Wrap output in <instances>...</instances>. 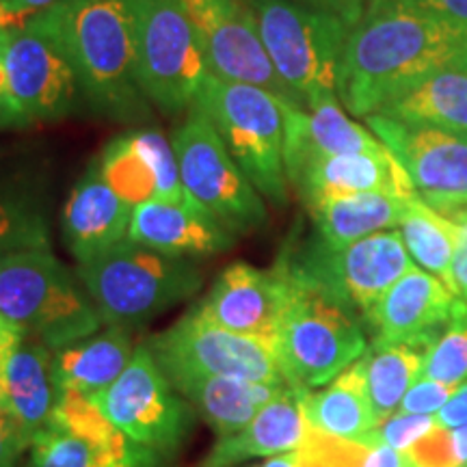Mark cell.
<instances>
[{
	"label": "cell",
	"instance_id": "277c9868",
	"mask_svg": "<svg viewBox=\"0 0 467 467\" xmlns=\"http://www.w3.org/2000/svg\"><path fill=\"white\" fill-rule=\"evenodd\" d=\"M76 275L104 325L124 329L150 323L200 292L203 284L202 271L192 262L159 254L128 238L78 265Z\"/></svg>",
	"mask_w": 467,
	"mask_h": 467
},
{
	"label": "cell",
	"instance_id": "f907efd6",
	"mask_svg": "<svg viewBox=\"0 0 467 467\" xmlns=\"http://www.w3.org/2000/svg\"><path fill=\"white\" fill-rule=\"evenodd\" d=\"M25 20H26V17L11 14V11L3 5V0H0V31H3V28H14L17 25H22Z\"/></svg>",
	"mask_w": 467,
	"mask_h": 467
},
{
	"label": "cell",
	"instance_id": "836d02e7",
	"mask_svg": "<svg viewBox=\"0 0 467 467\" xmlns=\"http://www.w3.org/2000/svg\"><path fill=\"white\" fill-rule=\"evenodd\" d=\"M422 377L451 385L467 381V303H461L448 329L426 350Z\"/></svg>",
	"mask_w": 467,
	"mask_h": 467
},
{
	"label": "cell",
	"instance_id": "9c48e42d",
	"mask_svg": "<svg viewBox=\"0 0 467 467\" xmlns=\"http://www.w3.org/2000/svg\"><path fill=\"white\" fill-rule=\"evenodd\" d=\"M186 195L236 236L260 230L268 214L262 195L227 151L213 119L192 104L171 134Z\"/></svg>",
	"mask_w": 467,
	"mask_h": 467
},
{
	"label": "cell",
	"instance_id": "f6af8a7d",
	"mask_svg": "<svg viewBox=\"0 0 467 467\" xmlns=\"http://www.w3.org/2000/svg\"><path fill=\"white\" fill-rule=\"evenodd\" d=\"M437 422H441L448 429H459L467 424V381L454 392L451 400L446 402L437 413Z\"/></svg>",
	"mask_w": 467,
	"mask_h": 467
},
{
	"label": "cell",
	"instance_id": "b9f144b4",
	"mask_svg": "<svg viewBox=\"0 0 467 467\" xmlns=\"http://www.w3.org/2000/svg\"><path fill=\"white\" fill-rule=\"evenodd\" d=\"M420 14L467 28V0H400Z\"/></svg>",
	"mask_w": 467,
	"mask_h": 467
},
{
	"label": "cell",
	"instance_id": "ac0fdd59",
	"mask_svg": "<svg viewBox=\"0 0 467 467\" xmlns=\"http://www.w3.org/2000/svg\"><path fill=\"white\" fill-rule=\"evenodd\" d=\"M461 303L441 279L413 266L366 317L377 329L375 342L429 348L441 336V327L451 325Z\"/></svg>",
	"mask_w": 467,
	"mask_h": 467
},
{
	"label": "cell",
	"instance_id": "ee69618b",
	"mask_svg": "<svg viewBox=\"0 0 467 467\" xmlns=\"http://www.w3.org/2000/svg\"><path fill=\"white\" fill-rule=\"evenodd\" d=\"M361 467H413V463L405 452L396 451L388 443L372 441L368 443V452Z\"/></svg>",
	"mask_w": 467,
	"mask_h": 467
},
{
	"label": "cell",
	"instance_id": "c3c4849f",
	"mask_svg": "<svg viewBox=\"0 0 467 467\" xmlns=\"http://www.w3.org/2000/svg\"><path fill=\"white\" fill-rule=\"evenodd\" d=\"M255 467H306L303 465L301 452L292 451V452H284V454H275V457H268L265 463L255 465Z\"/></svg>",
	"mask_w": 467,
	"mask_h": 467
},
{
	"label": "cell",
	"instance_id": "1f68e13d",
	"mask_svg": "<svg viewBox=\"0 0 467 467\" xmlns=\"http://www.w3.org/2000/svg\"><path fill=\"white\" fill-rule=\"evenodd\" d=\"M96 165L107 184L128 206L137 208L145 202L156 200V195H159V182H156L154 171L134 148L128 134L113 139L102 150Z\"/></svg>",
	"mask_w": 467,
	"mask_h": 467
},
{
	"label": "cell",
	"instance_id": "d590c367",
	"mask_svg": "<svg viewBox=\"0 0 467 467\" xmlns=\"http://www.w3.org/2000/svg\"><path fill=\"white\" fill-rule=\"evenodd\" d=\"M299 452L306 467H361L368 443L340 440L309 429Z\"/></svg>",
	"mask_w": 467,
	"mask_h": 467
},
{
	"label": "cell",
	"instance_id": "bcb514c9",
	"mask_svg": "<svg viewBox=\"0 0 467 467\" xmlns=\"http://www.w3.org/2000/svg\"><path fill=\"white\" fill-rule=\"evenodd\" d=\"M57 0H3V5L7 7L11 14L20 16V17H28L37 11H42L50 5H55Z\"/></svg>",
	"mask_w": 467,
	"mask_h": 467
},
{
	"label": "cell",
	"instance_id": "83f0119b",
	"mask_svg": "<svg viewBox=\"0 0 467 467\" xmlns=\"http://www.w3.org/2000/svg\"><path fill=\"white\" fill-rule=\"evenodd\" d=\"M306 418L318 433L366 443L377 429V418L368 396L364 358L340 372L320 392H306Z\"/></svg>",
	"mask_w": 467,
	"mask_h": 467
},
{
	"label": "cell",
	"instance_id": "9a60e30c",
	"mask_svg": "<svg viewBox=\"0 0 467 467\" xmlns=\"http://www.w3.org/2000/svg\"><path fill=\"white\" fill-rule=\"evenodd\" d=\"M364 119L431 208L448 214L467 206V132L402 124L381 113Z\"/></svg>",
	"mask_w": 467,
	"mask_h": 467
},
{
	"label": "cell",
	"instance_id": "ab89813d",
	"mask_svg": "<svg viewBox=\"0 0 467 467\" xmlns=\"http://www.w3.org/2000/svg\"><path fill=\"white\" fill-rule=\"evenodd\" d=\"M31 448L28 437L11 416H0V467H17Z\"/></svg>",
	"mask_w": 467,
	"mask_h": 467
},
{
	"label": "cell",
	"instance_id": "7dc6e473",
	"mask_svg": "<svg viewBox=\"0 0 467 467\" xmlns=\"http://www.w3.org/2000/svg\"><path fill=\"white\" fill-rule=\"evenodd\" d=\"M31 124V119L20 109H9L0 104V130L3 128H22Z\"/></svg>",
	"mask_w": 467,
	"mask_h": 467
},
{
	"label": "cell",
	"instance_id": "ba28073f",
	"mask_svg": "<svg viewBox=\"0 0 467 467\" xmlns=\"http://www.w3.org/2000/svg\"><path fill=\"white\" fill-rule=\"evenodd\" d=\"M126 5L143 96L165 115L189 110L208 67L182 0H126Z\"/></svg>",
	"mask_w": 467,
	"mask_h": 467
},
{
	"label": "cell",
	"instance_id": "681fc988",
	"mask_svg": "<svg viewBox=\"0 0 467 467\" xmlns=\"http://www.w3.org/2000/svg\"><path fill=\"white\" fill-rule=\"evenodd\" d=\"M0 104H3V107H9V109H20L14 100V93H11L9 76H7V69H5L3 58H0Z\"/></svg>",
	"mask_w": 467,
	"mask_h": 467
},
{
	"label": "cell",
	"instance_id": "8d00e7d4",
	"mask_svg": "<svg viewBox=\"0 0 467 467\" xmlns=\"http://www.w3.org/2000/svg\"><path fill=\"white\" fill-rule=\"evenodd\" d=\"M405 454L413 467H461L452 429L441 422H435L422 437H418Z\"/></svg>",
	"mask_w": 467,
	"mask_h": 467
},
{
	"label": "cell",
	"instance_id": "52a82bcc",
	"mask_svg": "<svg viewBox=\"0 0 467 467\" xmlns=\"http://www.w3.org/2000/svg\"><path fill=\"white\" fill-rule=\"evenodd\" d=\"M290 279L288 306L273 337L277 361L290 385L325 388L366 353L364 331L348 307L312 285Z\"/></svg>",
	"mask_w": 467,
	"mask_h": 467
},
{
	"label": "cell",
	"instance_id": "44dd1931",
	"mask_svg": "<svg viewBox=\"0 0 467 467\" xmlns=\"http://www.w3.org/2000/svg\"><path fill=\"white\" fill-rule=\"evenodd\" d=\"M236 238V234L221 225L191 197L180 202H145L134 208L128 227V241L171 258H203L223 254L234 247Z\"/></svg>",
	"mask_w": 467,
	"mask_h": 467
},
{
	"label": "cell",
	"instance_id": "5b68a950",
	"mask_svg": "<svg viewBox=\"0 0 467 467\" xmlns=\"http://www.w3.org/2000/svg\"><path fill=\"white\" fill-rule=\"evenodd\" d=\"M275 72L301 109L336 93L337 67L350 35L342 17L299 0H247Z\"/></svg>",
	"mask_w": 467,
	"mask_h": 467
},
{
	"label": "cell",
	"instance_id": "d6986e66",
	"mask_svg": "<svg viewBox=\"0 0 467 467\" xmlns=\"http://www.w3.org/2000/svg\"><path fill=\"white\" fill-rule=\"evenodd\" d=\"M284 167L295 178L309 162L337 154H381L388 148L370 128L353 121L342 109L337 93H327L307 109L284 102Z\"/></svg>",
	"mask_w": 467,
	"mask_h": 467
},
{
	"label": "cell",
	"instance_id": "3957f363",
	"mask_svg": "<svg viewBox=\"0 0 467 467\" xmlns=\"http://www.w3.org/2000/svg\"><path fill=\"white\" fill-rule=\"evenodd\" d=\"M0 317L50 350L93 336L104 325L78 275L50 247L17 251L0 262Z\"/></svg>",
	"mask_w": 467,
	"mask_h": 467
},
{
	"label": "cell",
	"instance_id": "f546056e",
	"mask_svg": "<svg viewBox=\"0 0 467 467\" xmlns=\"http://www.w3.org/2000/svg\"><path fill=\"white\" fill-rule=\"evenodd\" d=\"M399 227L409 255L426 273L441 279L454 295L452 258L459 236L457 223L416 195L407 202V210Z\"/></svg>",
	"mask_w": 467,
	"mask_h": 467
},
{
	"label": "cell",
	"instance_id": "d4e9b609",
	"mask_svg": "<svg viewBox=\"0 0 467 467\" xmlns=\"http://www.w3.org/2000/svg\"><path fill=\"white\" fill-rule=\"evenodd\" d=\"M132 337L124 327H110L52 350V388L55 396L74 392L98 399L109 389L132 359Z\"/></svg>",
	"mask_w": 467,
	"mask_h": 467
},
{
	"label": "cell",
	"instance_id": "7c38bea8",
	"mask_svg": "<svg viewBox=\"0 0 467 467\" xmlns=\"http://www.w3.org/2000/svg\"><path fill=\"white\" fill-rule=\"evenodd\" d=\"M145 347L165 375H213L288 385L273 340L221 329L203 318L197 307L167 331L151 336Z\"/></svg>",
	"mask_w": 467,
	"mask_h": 467
},
{
	"label": "cell",
	"instance_id": "f5cc1de1",
	"mask_svg": "<svg viewBox=\"0 0 467 467\" xmlns=\"http://www.w3.org/2000/svg\"><path fill=\"white\" fill-rule=\"evenodd\" d=\"M0 416H9L7 405H5V399H3V392H0Z\"/></svg>",
	"mask_w": 467,
	"mask_h": 467
},
{
	"label": "cell",
	"instance_id": "db71d44e",
	"mask_svg": "<svg viewBox=\"0 0 467 467\" xmlns=\"http://www.w3.org/2000/svg\"><path fill=\"white\" fill-rule=\"evenodd\" d=\"M461 467H467V465H461Z\"/></svg>",
	"mask_w": 467,
	"mask_h": 467
},
{
	"label": "cell",
	"instance_id": "7bdbcfd3",
	"mask_svg": "<svg viewBox=\"0 0 467 467\" xmlns=\"http://www.w3.org/2000/svg\"><path fill=\"white\" fill-rule=\"evenodd\" d=\"M299 3L329 11V14L342 17L348 26H355L359 22V17L364 16L370 0H299Z\"/></svg>",
	"mask_w": 467,
	"mask_h": 467
},
{
	"label": "cell",
	"instance_id": "e575fe53",
	"mask_svg": "<svg viewBox=\"0 0 467 467\" xmlns=\"http://www.w3.org/2000/svg\"><path fill=\"white\" fill-rule=\"evenodd\" d=\"M126 134L156 175V182H159L156 200H186L189 195H186L182 180H180V167L171 139H167L156 128H139V130H130Z\"/></svg>",
	"mask_w": 467,
	"mask_h": 467
},
{
	"label": "cell",
	"instance_id": "8992f818",
	"mask_svg": "<svg viewBox=\"0 0 467 467\" xmlns=\"http://www.w3.org/2000/svg\"><path fill=\"white\" fill-rule=\"evenodd\" d=\"M195 104L213 119L227 151L255 191L275 206H285L284 100L260 87L208 74Z\"/></svg>",
	"mask_w": 467,
	"mask_h": 467
},
{
	"label": "cell",
	"instance_id": "4dcf8cb0",
	"mask_svg": "<svg viewBox=\"0 0 467 467\" xmlns=\"http://www.w3.org/2000/svg\"><path fill=\"white\" fill-rule=\"evenodd\" d=\"M426 347L418 344H372L364 355L368 396L377 424L394 416L411 385L422 377Z\"/></svg>",
	"mask_w": 467,
	"mask_h": 467
},
{
	"label": "cell",
	"instance_id": "4fadbf2b",
	"mask_svg": "<svg viewBox=\"0 0 467 467\" xmlns=\"http://www.w3.org/2000/svg\"><path fill=\"white\" fill-rule=\"evenodd\" d=\"M26 467H169V459L115 429L93 400L61 392Z\"/></svg>",
	"mask_w": 467,
	"mask_h": 467
},
{
	"label": "cell",
	"instance_id": "4316f807",
	"mask_svg": "<svg viewBox=\"0 0 467 467\" xmlns=\"http://www.w3.org/2000/svg\"><path fill=\"white\" fill-rule=\"evenodd\" d=\"M409 200L389 192H358L327 197L306 208L317 225L318 241L329 249H342L377 232L399 227Z\"/></svg>",
	"mask_w": 467,
	"mask_h": 467
},
{
	"label": "cell",
	"instance_id": "6da1fadb",
	"mask_svg": "<svg viewBox=\"0 0 467 467\" xmlns=\"http://www.w3.org/2000/svg\"><path fill=\"white\" fill-rule=\"evenodd\" d=\"M451 67H467V28L420 14L400 0H370L344 46L337 100L348 115L364 119Z\"/></svg>",
	"mask_w": 467,
	"mask_h": 467
},
{
	"label": "cell",
	"instance_id": "74e56055",
	"mask_svg": "<svg viewBox=\"0 0 467 467\" xmlns=\"http://www.w3.org/2000/svg\"><path fill=\"white\" fill-rule=\"evenodd\" d=\"M437 422L435 416H413V413H402L396 411L394 416L377 424V429L372 431V435L368 437L366 443L381 441L388 446L396 448V451L405 452L418 437H422L426 431Z\"/></svg>",
	"mask_w": 467,
	"mask_h": 467
},
{
	"label": "cell",
	"instance_id": "5bb4252c",
	"mask_svg": "<svg viewBox=\"0 0 467 467\" xmlns=\"http://www.w3.org/2000/svg\"><path fill=\"white\" fill-rule=\"evenodd\" d=\"M182 5L200 42L208 74L260 87L279 100L299 107L275 72L247 0H182Z\"/></svg>",
	"mask_w": 467,
	"mask_h": 467
},
{
	"label": "cell",
	"instance_id": "f35d334b",
	"mask_svg": "<svg viewBox=\"0 0 467 467\" xmlns=\"http://www.w3.org/2000/svg\"><path fill=\"white\" fill-rule=\"evenodd\" d=\"M459 388L461 385L440 383L420 377L418 381L411 385V389L405 394L399 411L413 413V416H437L440 409L452 399Z\"/></svg>",
	"mask_w": 467,
	"mask_h": 467
},
{
	"label": "cell",
	"instance_id": "cb8c5ba5",
	"mask_svg": "<svg viewBox=\"0 0 467 467\" xmlns=\"http://www.w3.org/2000/svg\"><path fill=\"white\" fill-rule=\"evenodd\" d=\"M290 186L299 192L306 206L327 197L358 192H389L405 200L418 195L407 171L389 150L381 154L323 156L296 173Z\"/></svg>",
	"mask_w": 467,
	"mask_h": 467
},
{
	"label": "cell",
	"instance_id": "60d3db41",
	"mask_svg": "<svg viewBox=\"0 0 467 467\" xmlns=\"http://www.w3.org/2000/svg\"><path fill=\"white\" fill-rule=\"evenodd\" d=\"M451 219L459 227L457 247H454V258H452L454 296L467 303V208L454 210Z\"/></svg>",
	"mask_w": 467,
	"mask_h": 467
},
{
	"label": "cell",
	"instance_id": "603a6c76",
	"mask_svg": "<svg viewBox=\"0 0 467 467\" xmlns=\"http://www.w3.org/2000/svg\"><path fill=\"white\" fill-rule=\"evenodd\" d=\"M306 388L285 385L258 416L236 433L219 437L197 467H238L249 459H268L275 454L299 451L307 437Z\"/></svg>",
	"mask_w": 467,
	"mask_h": 467
},
{
	"label": "cell",
	"instance_id": "d6a6232c",
	"mask_svg": "<svg viewBox=\"0 0 467 467\" xmlns=\"http://www.w3.org/2000/svg\"><path fill=\"white\" fill-rule=\"evenodd\" d=\"M50 247L48 225L25 197L0 192V262L17 251Z\"/></svg>",
	"mask_w": 467,
	"mask_h": 467
},
{
	"label": "cell",
	"instance_id": "816d5d0a",
	"mask_svg": "<svg viewBox=\"0 0 467 467\" xmlns=\"http://www.w3.org/2000/svg\"><path fill=\"white\" fill-rule=\"evenodd\" d=\"M9 37H11V28H3V31H0V58H3V55H5V48H7V44H9Z\"/></svg>",
	"mask_w": 467,
	"mask_h": 467
},
{
	"label": "cell",
	"instance_id": "484cf974",
	"mask_svg": "<svg viewBox=\"0 0 467 467\" xmlns=\"http://www.w3.org/2000/svg\"><path fill=\"white\" fill-rule=\"evenodd\" d=\"M167 379L219 437H227L247 426L258 416L260 409L285 388L213 375H167Z\"/></svg>",
	"mask_w": 467,
	"mask_h": 467
},
{
	"label": "cell",
	"instance_id": "f1b7e54d",
	"mask_svg": "<svg viewBox=\"0 0 467 467\" xmlns=\"http://www.w3.org/2000/svg\"><path fill=\"white\" fill-rule=\"evenodd\" d=\"M379 113L402 124L467 132V67L441 69L429 76Z\"/></svg>",
	"mask_w": 467,
	"mask_h": 467
},
{
	"label": "cell",
	"instance_id": "30bf717a",
	"mask_svg": "<svg viewBox=\"0 0 467 467\" xmlns=\"http://www.w3.org/2000/svg\"><path fill=\"white\" fill-rule=\"evenodd\" d=\"M279 266L296 282L325 292L340 306L368 314L416 265L400 232L385 230L342 249H329L317 241L301 258H282Z\"/></svg>",
	"mask_w": 467,
	"mask_h": 467
},
{
	"label": "cell",
	"instance_id": "2e32d148",
	"mask_svg": "<svg viewBox=\"0 0 467 467\" xmlns=\"http://www.w3.org/2000/svg\"><path fill=\"white\" fill-rule=\"evenodd\" d=\"M14 100L31 121H57L72 113L78 78L42 11L11 28L3 55Z\"/></svg>",
	"mask_w": 467,
	"mask_h": 467
},
{
	"label": "cell",
	"instance_id": "e0dca14e",
	"mask_svg": "<svg viewBox=\"0 0 467 467\" xmlns=\"http://www.w3.org/2000/svg\"><path fill=\"white\" fill-rule=\"evenodd\" d=\"M290 292L292 279L279 265L265 271L247 262H234L221 271L217 282L195 307L221 329L273 340Z\"/></svg>",
	"mask_w": 467,
	"mask_h": 467
},
{
	"label": "cell",
	"instance_id": "8fae6325",
	"mask_svg": "<svg viewBox=\"0 0 467 467\" xmlns=\"http://www.w3.org/2000/svg\"><path fill=\"white\" fill-rule=\"evenodd\" d=\"M93 402L115 429L169 461L192 431V407L145 344L134 348L126 370Z\"/></svg>",
	"mask_w": 467,
	"mask_h": 467
},
{
	"label": "cell",
	"instance_id": "7402d4cb",
	"mask_svg": "<svg viewBox=\"0 0 467 467\" xmlns=\"http://www.w3.org/2000/svg\"><path fill=\"white\" fill-rule=\"evenodd\" d=\"M132 213L134 208L110 189L93 162L63 208V241L74 260L83 265L124 243Z\"/></svg>",
	"mask_w": 467,
	"mask_h": 467
},
{
	"label": "cell",
	"instance_id": "ffe728a7",
	"mask_svg": "<svg viewBox=\"0 0 467 467\" xmlns=\"http://www.w3.org/2000/svg\"><path fill=\"white\" fill-rule=\"evenodd\" d=\"M52 350L0 317V392L9 416L33 441L48 426L55 409Z\"/></svg>",
	"mask_w": 467,
	"mask_h": 467
},
{
	"label": "cell",
	"instance_id": "7a4b0ae2",
	"mask_svg": "<svg viewBox=\"0 0 467 467\" xmlns=\"http://www.w3.org/2000/svg\"><path fill=\"white\" fill-rule=\"evenodd\" d=\"M42 14L98 113L113 121L148 117L126 0H57Z\"/></svg>",
	"mask_w": 467,
	"mask_h": 467
}]
</instances>
